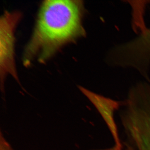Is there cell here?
Listing matches in <instances>:
<instances>
[{"instance_id":"cell-2","label":"cell","mask_w":150,"mask_h":150,"mask_svg":"<svg viewBox=\"0 0 150 150\" xmlns=\"http://www.w3.org/2000/svg\"><path fill=\"white\" fill-rule=\"evenodd\" d=\"M105 61L110 67L134 69L146 81L149 80L150 27L132 40L110 48Z\"/></svg>"},{"instance_id":"cell-8","label":"cell","mask_w":150,"mask_h":150,"mask_svg":"<svg viewBox=\"0 0 150 150\" xmlns=\"http://www.w3.org/2000/svg\"><path fill=\"white\" fill-rule=\"evenodd\" d=\"M106 150H124L122 149V148H118L116 147H114V148H112V149H107ZM133 150L131 148H127L126 150Z\"/></svg>"},{"instance_id":"cell-5","label":"cell","mask_w":150,"mask_h":150,"mask_svg":"<svg viewBox=\"0 0 150 150\" xmlns=\"http://www.w3.org/2000/svg\"><path fill=\"white\" fill-rule=\"evenodd\" d=\"M78 88L81 92L86 97L96 108L102 114L103 117H104L105 119L107 120L106 122L108 126L110 127L113 137H114V139L116 143L115 146L118 148L121 147L115 123L112 119V115L108 113L110 111L108 110L117 102L95 93L81 86H79Z\"/></svg>"},{"instance_id":"cell-4","label":"cell","mask_w":150,"mask_h":150,"mask_svg":"<svg viewBox=\"0 0 150 150\" xmlns=\"http://www.w3.org/2000/svg\"><path fill=\"white\" fill-rule=\"evenodd\" d=\"M126 118L129 124L150 137V80L134 86Z\"/></svg>"},{"instance_id":"cell-3","label":"cell","mask_w":150,"mask_h":150,"mask_svg":"<svg viewBox=\"0 0 150 150\" xmlns=\"http://www.w3.org/2000/svg\"><path fill=\"white\" fill-rule=\"evenodd\" d=\"M22 15L18 11H6L0 19V76L1 89L10 75L20 83L14 59L15 31Z\"/></svg>"},{"instance_id":"cell-7","label":"cell","mask_w":150,"mask_h":150,"mask_svg":"<svg viewBox=\"0 0 150 150\" xmlns=\"http://www.w3.org/2000/svg\"><path fill=\"white\" fill-rule=\"evenodd\" d=\"M0 150H13L11 145L3 136L1 132V133Z\"/></svg>"},{"instance_id":"cell-1","label":"cell","mask_w":150,"mask_h":150,"mask_svg":"<svg viewBox=\"0 0 150 150\" xmlns=\"http://www.w3.org/2000/svg\"><path fill=\"white\" fill-rule=\"evenodd\" d=\"M83 1L47 0L40 5L23 63L28 67L36 59L43 64L68 43L86 36L83 24Z\"/></svg>"},{"instance_id":"cell-6","label":"cell","mask_w":150,"mask_h":150,"mask_svg":"<svg viewBox=\"0 0 150 150\" xmlns=\"http://www.w3.org/2000/svg\"><path fill=\"white\" fill-rule=\"evenodd\" d=\"M129 134L138 150H150V137L134 129L130 130Z\"/></svg>"}]
</instances>
